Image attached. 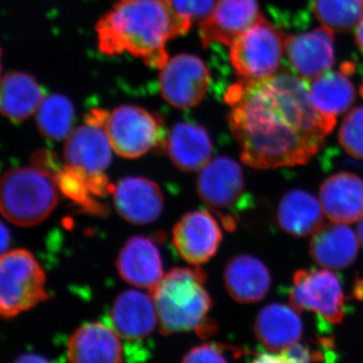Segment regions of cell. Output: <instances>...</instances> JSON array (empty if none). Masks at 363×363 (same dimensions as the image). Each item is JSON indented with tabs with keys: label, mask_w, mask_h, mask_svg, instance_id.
<instances>
[{
	"label": "cell",
	"mask_w": 363,
	"mask_h": 363,
	"mask_svg": "<svg viewBox=\"0 0 363 363\" xmlns=\"http://www.w3.org/2000/svg\"><path fill=\"white\" fill-rule=\"evenodd\" d=\"M221 240L218 222L205 210L184 215L173 229V243L177 252L182 259L194 266L211 259Z\"/></svg>",
	"instance_id": "obj_12"
},
{
	"label": "cell",
	"mask_w": 363,
	"mask_h": 363,
	"mask_svg": "<svg viewBox=\"0 0 363 363\" xmlns=\"http://www.w3.org/2000/svg\"><path fill=\"white\" fill-rule=\"evenodd\" d=\"M162 150L177 168L183 172H195L209 162L211 138L203 126L181 121L172 128Z\"/></svg>",
	"instance_id": "obj_21"
},
{
	"label": "cell",
	"mask_w": 363,
	"mask_h": 363,
	"mask_svg": "<svg viewBox=\"0 0 363 363\" xmlns=\"http://www.w3.org/2000/svg\"><path fill=\"white\" fill-rule=\"evenodd\" d=\"M225 101L241 160L255 169L307 164L336 123L314 106L307 80L286 70L238 81Z\"/></svg>",
	"instance_id": "obj_1"
},
{
	"label": "cell",
	"mask_w": 363,
	"mask_h": 363,
	"mask_svg": "<svg viewBox=\"0 0 363 363\" xmlns=\"http://www.w3.org/2000/svg\"><path fill=\"white\" fill-rule=\"evenodd\" d=\"M58 201L54 174L39 167L11 169L0 178V212L14 225L42 223Z\"/></svg>",
	"instance_id": "obj_4"
},
{
	"label": "cell",
	"mask_w": 363,
	"mask_h": 363,
	"mask_svg": "<svg viewBox=\"0 0 363 363\" xmlns=\"http://www.w3.org/2000/svg\"><path fill=\"white\" fill-rule=\"evenodd\" d=\"M55 180L60 192L78 205L83 211L90 214L104 215L108 210L104 204L98 201L96 196L91 191L84 175L78 169L65 164L55 174Z\"/></svg>",
	"instance_id": "obj_29"
},
{
	"label": "cell",
	"mask_w": 363,
	"mask_h": 363,
	"mask_svg": "<svg viewBox=\"0 0 363 363\" xmlns=\"http://www.w3.org/2000/svg\"><path fill=\"white\" fill-rule=\"evenodd\" d=\"M320 202L334 223H353L363 217V180L350 172L329 177L320 188Z\"/></svg>",
	"instance_id": "obj_18"
},
{
	"label": "cell",
	"mask_w": 363,
	"mask_h": 363,
	"mask_svg": "<svg viewBox=\"0 0 363 363\" xmlns=\"http://www.w3.org/2000/svg\"><path fill=\"white\" fill-rule=\"evenodd\" d=\"M2 70V49L0 48V76H1Z\"/></svg>",
	"instance_id": "obj_37"
},
{
	"label": "cell",
	"mask_w": 363,
	"mask_h": 363,
	"mask_svg": "<svg viewBox=\"0 0 363 363\" xmlns=\"http://www.w3.org/2000/svg\"><path fill=\"white\" fill-rule=\"evenodd\" d=\"M313 11L332 33L350 32L363 16V0H314Z\"/></svg>",
	"instance_id": "obj_28"
},
{
	"label": "cell",
	"mask_w": 363,
	"mask_h": 363,
	"mask_svg": "<svg viewBox=\"0 0 363 363\" xmlns=\"http://www.w3.org/2000/svg\"><path fill=\"white\" fill-rule=\"evenodd\" d=\"M285 49L294 70L307 81L323 75L335 62L333 33L325 26L300 35L285 33Z\"/></svg>",
	"instance_id": "obj_14"
},
{
	"label": "cell",
	"mask_w": 363,
	"mask_h": 363,
	"mask_svg": "<svg viewBox=\"0 0 363 363\" xmlns=\"http://www.w3.org/2000/svg\"><path fill=\"white\" fill-rule=\"evenodd\" d=\"M285 52V33L260 16L230 45V61L241 78L259 80L279 71Z\"/></svg>",
	"instance_id": "obj_8"
},
{
	"label": "cell",
	"mask_w": 363,
	"mask_h": 363,
	"mask_svg": "<svg viewBox=\"0 0 363 363\" xmlns=\"http://www.w3.org/2000/svg\"><path fill=\"white\" fill-rule=\"evenodd\" d=\"M354 296L358 300H363V279H358L355 284Z\"/></svg>",
	"instance_id": "obj_35"
},
{
	"label": "cell",
	"mask_w": 363,
	"mask_h": 363,
	"mask_svg": "<svg viewBox=\"0 0 363 363\" xmlns=\"http://www.w3.org/2000/svg\"><path fill=\"white\" fill-rule=\"evenodd\" d=\"M48 298L45 272L33 253L14 250L0 257V317L18 316Z\"/></svg>",
	"instance_id": "obj_5"
},
{
	"label": "cell",
	"mask_w": 363,
	"mask_h": 363,
	"mask_svg": "<svg viewBox=\"0 0 363 363\" xmlns=\"http://www.w3.org/2000/svg\"><path fill=\"white\" fill-rule=\"evenodd\" d=\"M358 241L350 227L341 223L322 225L313 235L310 255L318 266L330 269H345L357 259Z\"/></svg>",
	"instance_id": "obj_23"
},
{
	"label": "cell",
	"mask_w": 363,
	"mask_h": 363,
	"mask_svg": "<svg viewBox=\"0 0 363 363\" xmlns=\"http://www.w3.org/2000/svg\"><path fill=\"white\" fill-rule=\"evenodd\" d=\"M313 104L324 116L334 117L344 113L354 102L355 87L347 73L327 71L310 84Z\"/></svg>",
	"instance_id": "obj_26"
},
{
	"label": "cell",
	"mask_w": 363,
	"mask_h": 363,
	"mask_svg": "<svg viewBox=\"0 0 363 363\" xmlns=\"http://www.w3.org/2000/svg\"><path fill=\"white\" fill-rule=\"evenodd\" d=\"M111 322L126 341L140 342L149 337L159 322L154 298L140 291L121 293L112 306Z\"/></svg>",
	"instance_id": "obj_17"
},
{
	"label": "cell",
	"mask_w": 363,
	"mask_h": 363,
	"mask_svg": "<svg viewBox=\"0 0 363 363\" xmlns=\"http://www.w3.org/2000/svg\"><path fill=\"white\" fill-rule=\"evenodd\" d=\"M303 332L304 325L297 310L279 303L260 310L255 322L257 340L271 352H281L300 342Z\"/></svg>",
	"instance_id": "obj_20"
},
{
	"label": "cell",
	"mask_w": 363,
	"mask_h": 363,
	"mask_svg": "<svg viewBox=\"0 0 363 363\" xmlns=\"http://www.w3.org/2000/svg\"><path fill=\"white\" fill-rule=\"evenodd\" d=\"M45 91L37 79L26 72H11L0 78V116L20 123L37 113Z\"/></svg>",
	"instance_id": "obj_24"
},
{
	"label": "cell",
	"mask_w": 363,
	"mask_h": 363,
	"mask_svg": "<svg viewBox=\"0 0 363 363\" xmlns=\"http://www.w3.org/2000/svg\"><path fill=\"white\" fill-rule=\"evenodd\" d=\"M35 116L38 130L48 140L59 142L73 131L75 108L71 100L64 95L45 97Z\"/></svg>",
	"instance_id": "obj_27"
},
{
	"label": "cell",
	"mask_w": 363,
	"mask_h": 363,
	"mask_svg": "<svg viewBox=\"0 0 363 363\" xmlns=\"http://www.w3.org/2000/svg\"><path fill=\"white\" fill-rule=\"evenodd\" d=\"M11 236L9 228L0 221V257L7 252L11 245Z\"/></svg>",
	"instance_id": "obj_33"
},
{
	"label": "cell",
	"mask_w": 363,
	"mask_h": 363,
	"mask_svg": "<svg viewBox=\"0 0 363 363\" xmlns=\"http://www.w3.org/2000/svg\"><path fill=\"white\" fill-rule=\"evenodd\" d=\"M289 298L294 309L316 312L325 323H341L345 315L342 284L328 269H298Z\"/></svg>",
	"instance_id": "obj_9"
},
{
	"label": "cell",
	"mask_w": 363,
	"mask_h": 363,
	"mask_svg": "<svg viewBox=\"0 0 363 363\" xmlns=\"http://www.w3.org/2000/svg\"><path fill=\"white\" fill-rule=\"evenodd\" d=\"M339 143L351 157L363 160V106L353 109L344 119Z\"/></svg>",
	"instance_id": "obj_30"
},
{
	"label": "cell",
	"mask_w": 363,
	"mask_h": 363,
	"mask_svg": "<svg viewBox=\"0 0 363 363\" xmlns=\"http://www.w3.org/2000/svg\"><path fill=\"white\" fill-rule=\"evenodd\" d=\"M192 23L169 0H118L98 21V48L108 56L128 52L162 69L169 60L167 43L188 33Z\"/></svg>",
	"instance_id": "obj_2"
},
{
	"label": "cell",
	"mask_w": 363,
	"mask_h": 363,
	"mask_svg": "<svg viewBox=\"0 0 363 363\" xmlns=\"http://www.w3.org/2000/svg\"><path fill=\"white\" fill-rule=\"evenodd\" d=\"M260 16L257 0H216L211 13L200 23L202 45L230 47Z\"/></svg>",
	"instance_id": "obj_13"
},
{
	"label": "cell",
	"mask_w": 363,
	"mask_h": 363,
	"mask_svg": "<svg viewBox=\"0 0 363 363\" xmlns=\"http://www.w3.org/2000/svg\"><path fill=\"white\" fill-rule=\"evenodd\" d=\"M162 97L179 109L201 104L210 85V72L199 57L181 54L169 59L159 77Z\"/></svg>",
	"instance_id": "obj_11"
},
{
	"label": "cell",
	"mask_w": 363,
	"mask_h": 363,
	"mask_svg": "<svg viewBox=\"0 0 363 363\" xmlns=\"http://www.w3.org/2000/svg\"><path fill=\"white\" fill-rule=\"evenodd\" d=\"M104 130L112 149L125 159H136L154 147H162L167 138L160 114L133 105L107 112Z\"/></svg>",
	"instance_id": "obj_7"
},
{
	"label": "cell",
	"mask_w": 363,
	"mask_h": 363,
	"mask_svg": "<svg viewBox=\"0 0 363 363\" xmlns=\"http://www.w3.org/2000/svg\"><path fill=\"white\" fill-rule=\"evenodd\" d=\"M224 281L233 300L250 304L266 297L271 289L272 277L262 260L252 255H240L227 262Z\"/></svg>",
	"instance_id": "obj_22"
},
{
	"label": "cell",
	"mask_w": 363,
	"mask_h": 363,
	"mask_svg": "<svg viewBox=\"0 0 363 363\" xmlns=\"http://www.w3.org/2000/svg\"><path fill=\"white\" fill-rule=\"evenodd\" d=\"M245 351L221 343H205L195 346L183 357V362H227L238 359Z\"/></svg>",
	"instance_id": "obj_31"
},
{
	"label": "cell",
	"mask_w": 363,
	"mask_h": 363,
	"mask_svg": "<svg viewBox=\"0 0 363 363\" xmlns=\"http://www.w3.org/2000/svg\"><path fill=\"white\" fill-rule=\"evenodd\" d=\"M177 13L190 21L204 20L216 0H169Z\"/></svg>",
	"instance_id": "obj_32"
},
{
	"label": "cell",
	"mask_w": 363,
	"mask_h": 363,
	"mask_svg": "<svg viewBox=\"0 0 363 363\" xmlns=\"http://www.w3.org/2000/svg\"><path fill=\"white\" fill-rule=\"evenodd\" d=\"M68 358L76 363L123 362L121 335L99 322L83 325L69 339Z\"/></svg>",
	"instance_id": "obj_19"
},
{
	"label": "cell",
	"mask_w": 363,
	"mask_h": 363,
	"mask_svg": "<svg viewBox=\"0 0 363 363\" xmlns=\"http://www.w3.org/2000/svg\"><path fill=\"white\" fill-rule=\"evenodd\" d=\"M196 187L202 201L221 219L224 227L234 230L238 214L250 205L240 164L227 157L209 161L200 172Z\"/></svg>",
	"instance_id": "obj_6"
},
{
	"label": "cell",
	"mask_w": 363,
	"mask_h": 363,
	"mask_svg": "<svg viewBox=\"0 0 363 363\" xmlns=\"http://www.w3.org/2000/svg\"><path fill=\"white\" fill-rule=\"evenodd\" d=\"M205 283L206 274L198 267H178L162 277L152 291L162 334L194 330L200 337L213 335L217 326L207 318L212 300Z\"/></svg>",
	"instance_id": "obj_3"
},
{
	"label": "cell",
	"mask_w": 363,
	"mask_h": 363,
	"mask_svg": "<svg viewBox=\"0 0 363 363\" xmlns=\"http://www.w3.org/2000/svg\"><path fill=\"white\" fill-rule=\"evenodd\" d=\"M107 111L94 109L85 124L67 138L64 157L67 166L88 176L104 175L112 159L111 143L104 130Z\"/></svg>",
	"instance_id": "obj_10"
},
{
	"label": "cell",
	"mask_w": 363,
	"mask_h": 363,
	"mask_svg": "<svg viewBox=\"0 0 363 363\" xmlns=\"http://www.w3.org/2000/svg\"><path fill=\"white\" fill-rule=\"evenodd\" d=\"M277 221L290 235L304 238L314 234L323 225L322 205L310 193L295 189L281 198Z\"/></svg>",
	"instance_id": "obj_25"
},
{
	"label": "cell",
	"mask_w": 363,
	"mask_h": 363,
	"mask_svg": "<svg viewBox=\"0 0 363 363\" xmlns=\"http://www.w3.org/2000/svg\"><path fill=\"white\" fill-rule=\"evenodd\" d=\"M355 43L357 47L363 52V16L362 20L359 21L355 30Z\"/></svg>",
	"instance_id": "obj_34"
},
{
	"label": "cell",
	"mask_w": 363,
	"mask_h": 363,
	"mask_svg": "<svg viewBox=\"0 0 363 363\" xmlns=\"http://www.w3.org/2000/svg\"><path fill=\"white\" fill-rule=\"evenodd\" d=\"M116 267L124 281L150 291L156 288L164 277L159 248L154 241L145 236H133L126 241L117 257Z\"/></svg>",
	"instance_id": "obj_16"
},
{
	"label": "cell",
	"mask_w": 363,
	"mask_h": 363,
	"mask_svg": "<svg viewBox=\"0 0 363 363\" xmlns=\"http://www.w3.org/2000/svg\"><path fill=\"white\" fill-rule=\"evenodd\" d=\"M114 206L130 223L145 225L159 218L164 208V195L156 182L140 177L124 178L114 186Z\"/></svg>",
	"instance_id": "obj_15"
},
{
	"label": "cell",
	"mask_w": 363,
	"mask_h": 363,
	"mask_svg": "<svg viewBox=\"0 0 363 363\" xmlns=\"http://www.w3.org/2000/svg\"><path fill=\"white\" fill-rule=\"evenodd\" d=\"M357 233L358 240H359V242L362 243L363 247V217L362 219H360L359 224H358Z\"/></svg>",
	"instance_id": "obj_36"
}]
</instances>
